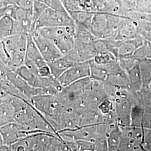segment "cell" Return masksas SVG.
Listing matches in <instances>:
<instances>
[{
    "mask_svg": "<svg viewBox=\"0 0 151 151\" xmlns=\"http://www.w3.org/2000/svg\"><path fill=\"white\" fill-rule=\"evenodd\" d=\"M125 16L113 14H94L92 18L90 30L100 39H114L119 27Z\"/></svg>",
    "mask_w": 151,
    "mask_h": 151,
    "instance_id": "cell-4",
    "label": "cell"
},
{
    "mask_svg": "<svg viewBox=\"0 0 151 151\" xmlns=\"http://www.w3.org/2000/svg\"><path fill=\"white\" fill-rule=\"evenodd\" d=\"M16 5L26 11L32 12L34 0H17Z\"/></svg>",
    "mask_w": 151,
    "mask_h": 151,
    "instance_id": "cell-19",
    "label": "cell"
},
{
    "mask_svg": "<svg viewBox=\"0 0 151 151\" xmlns=\"http://www.w3.org/2000/svg\"><path fill=\"white\" fill-rule=\"evenodd\" d=\"M11 151H66L69 147L59 135L45 132L34 133L11 146Z\"/></svg>",
    "mask_w": 151,
    "mask_h": 151,
    "instance_id": "cell-1",
    "label": "cell"
},
{
    "mask_svg": "<svg viewBox=\"0 0 151 151\" xmlns=\"http://www.w3.org/2000/svg\"><path fill=\"white\" fill-rule=\"evenodd\" d=\"M27 37L19 34L0 40V60L10 70L14 71L24 65Z\"/></svg>",
    "mask_w": 151,
    "mask_h": 151,
    "instance_id": "cell-2",
    "label": "cell"
},
{
    "mask_svg": "<svg viewBox=\"0 0 151 151\" xmlns=\"http://www.w3.org/2000/svg\"><path fill=\"white\" fill-rule=\"evenodd\" d=\"M128 75L130 87L135 91L140 90L142 87V81L139 64L136 63L130 68Z\"/></svg>",
    "mask_w": 151,
    "mask_h": 151,
    "instance_id": "cell-15",
    "label": "cell"
},
{
    "mask_svg": "<svg viewBox=\"0 0 151 151\" xmlns=\"http://www.w3.org/2000/svg\"><path fill=\"white\" fill-rule=\"evenodd\" d=\"M145 132L141 127L130 125L122 131L119 150H136L141 148L144 142Z\"/></svg>",
    "mask_w": 151,
    "mask_h": 151,
    "instance_id": "cell-8",
    "label": "cell"
},
{
    "mask_svg": "<svg viewBox=\"0 0 151 151\" xmlns=\"http://www.w3.org/2000/svg\"><path fill=\"white\" fill-rule=\"evenodd\" d=\"M140 74L142 81V87H150L151 82V60L144 58L139 62Z\"/></svg>",
    "mask_w": 151,
    "mask_h": 151,
    "instance_id": "cell-16",
    "label": "cell"
},
{
    "mask_svg": "<svg viewBox=\"0 0 151 151\" xmlns=\"http://www.w3.org/2000/svg\"><path fill=\"white\" fill-rule=\"evenodd\" d=\"M91 76V68L88 60L76 63L60 76L57 79L63 88Z\"/></svg>",
    "mask_w": 151,
    "mask_h": 151,
    "instance_id": "cell-7",
    "label": "cell"
},
{
    "mask_svg": "<svg viewBox=\"0 0 151 151\" xmlns=\"http://www.w3.org/2000/svg\"><path fill=\"white\" fill-rule=\"evenodd\" d=\"M42 2L49 7L58 10H66L60 0H35Z\"/></svg>",
    "mask_w": 151,
    "mask_h": 151,
    "instance_id": "cell-18",
    "label": "cell"
},
{
    "mask_svg": "<svg viewBox=\"0 0 151 151\" xmlns=\"http://www.w3.org/2000/svg\"><path fill=\"white\" fill-rule=\"evenodd\" d=\"M75 63L64 55L62 57L48 64V65L52 75L54 78L57 79L65 70Z\"/></svg>",
    "mask_w": 151,
    "mask_h": 151,
    "instance_id": "cell-13",
    "label": "cell"
},
{
    "mask_svg": "<svg viewBox=\"0 0 151 151\" xmlns=\"http://www.w3.org/2000/svg\"><path fill=\"white\" fill-rule=\"evenodd\" d=\"M26 57L37 65L39 70L48 65L44 60L36 44L35 43L32 33L27 34Z\"/></svg>",
    "mask_w": 151,
    "mask_h": 151,
    "instance_id": "cell-12",
    "label": "cell"
},
{
    "mask_svg": "<svg viewBox=\"0 0 151 151\" xmlns=\"http://www.w3.org/2000/svg\"><path fill=\"white\" fill-rule=\"evenodd\" d=\"M32 34L40 53L48 65L64 55L50 40L41 35L37 30L32 32Z\"/></svg>",
    "mask_w": 151,
    "mask_h": 151,
    "instance_id": "cell-9",
    "label": "cell"
},
{
    "mask_svg": "<svg viewBox=\"0 0 151 151\" xmlns=\"http://www.w3.org/2000/svg\"><path fill=\"white\" fill-rule=\"evenodd\" d=\"M119 127L115 125L111 127V130L107 133L108 150H119L122 137V130L119 129Z\"/></svg>",
    "mask_w": 151,
    "mask_h": 151,
    "instance_id": "cell-14",
    "label": "cell"
},
{
    "mask_svg": "<svg viewBox=\"0 0 151 151\" xmlns=\"http://www.w3.org/2000/svg\"><path fill=\"white\" fill-rule=\"evenodd\" d=\"M76 27V25L67 10H58L48 7L35 22V30L42 27Z\"/></svg>",
    "mask_w": 151,
    "mask_h": 151,
    "instance_id": "cell-6",
    "label": "cell"
},
{
    "mask_svg": "<svg viewBox=\"0 0 151 151\" xmlns=\"http://www.w3.org/2000/svg\"><path fill=\"white\" fill-rule=\"evenodd\" d=\"M122 15L138 20L144 15L151 14V0H119Z\"/></svg>",
    "mask_w": 151,
    "mask_h": 151,
    "instance_id": "cell-10",
    "label": "cell"
},
{
    "mask_svg": "<svg viewBox=\"0 0 151 151\" xmlns=\"http://www.w3.org/2000/svg\"><path fill=\"white\" fill-rule=\"evenodd\" d=\"M76 27H55L39 28L36 30L50 40L63 55L73 48L75 39Z\"/></svg>",
    "mask_w": 151,
    "mask_h": 151,
    "instance_id": "cell-5",
    "label": "cell"
},
{
    "mask_svg": "<svg viewBox=\"0 0 151 151\" xmlns=\"http://www.w3.org/2000/svg\"><path fill=\"white\" fill-rule=\"evenodd\" d=\"M68 13L83 11L91 14L108 13L122 16L119 0H60Z\"/></svg>",
    "mask_w": 151,
    "mask_h": 151,
    "instance_id": "cell-3",
    "label": "cell"
},
{
    "mask_svg": "<svg viewBox=\"0 0 151 151\" xmlns=\"http://www.w3.org/2000/svg\"><path fill=\"white\" fill-rule=\"evenodd\" d=\"M150 87H151V83H150Z\"/></svg>",
    "mask_w": 151,
    "mask_h": 151,
    "instance_id": "cell-20",
    "label": "cell"
},
{
    "mask_svg": "<svg viewBox=\"0 0 151 151\" xmlns=\"http://www.w3.org/2000/svg\"><path fill=\"white\" fill-rule=\"evenodd\" d=\"M27 29L11 16L5 15L0 19V40L19 34H29Z\"/></svg>",
    "mask_w": 151,
    "mask_h": 151,
    "instance_id": "cell-11",
    "label": "cell"
},
{
    "mask_svg": "<svg viewBox=\"0 0 151 151\" xmlns=\"http://www.w3.org/2000/svg\"><path fill=\"white\" fill-rule=\"evenodd\" d=\"M98 110L103 115H106L113 111V103L108 99H104L98 105Z\"/></svg>",
    "mask_w": 151,
    "mask_h": 151,
    "instance_id": "cell-17",
    "label": "cell"
}]
</instances>
